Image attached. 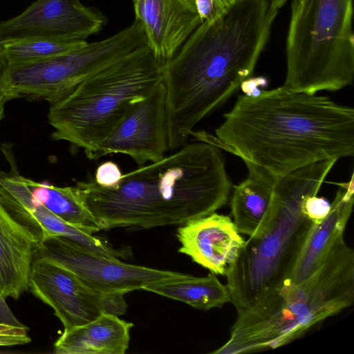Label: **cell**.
I'll return each instance as SVG.
<instances>
[{"label":"cell","instance_id":"cell-1","mask_svg":"<svg viewBox=\"0 0 354 354\" xmlns=\"http://www.w3.org/2000/svg\"><path fill=\"white\" fill-rule=\"evenodd\" d=\"M216 137L194 131L198 140L219 143L241 158L248 172L276 183L309 164L354 154V109L326 96L285 86L239 95Z\"/></svg>","mask_w":354,"mask_h":354},{"label":"cell","instance_id":"cell-2","mask_svg":"<svg viewBox=\"0 0 354 354\" xmlns=\"http://www.w3.org/2000/svg\"><path fill=\"white\" fill-rule=\"evenodd\" d=\"M288 0H237L203 21L164 65L169 149L223 104L254 71Z\"/></svg>","mask_w":354,"mask_h":354},{"label":"cell","instance_id":"cell-3","mask_svg":"<svg viewBox=\"0 0 354 354\" xmlns=\"http://www.w3.org/2000/svg\"><path fill=\"white\" fill-rule=\"evenodd\" d=\"M75 186L101 230H127L181 225L209 215L227 203L232 187L220 149L202 141L122 174L114 187L93 178Z\"/></svg>","mask_w":354,"mask_h":354},{"label":"cell","instance_id":"cell-4","mask_svg":"<svg viewBox=\"0 0 354 354\" xmlns=\"http://www.w3.org/2000/svg\"><path fill=\"white\" fill-rule=\"evenodd\" d=\"M337 160L309 164L274 185L266 227L245 241L225 274L230 302L238 315L255 306L287 280L313 223L302 212V201L317 194Z\"/></svg>","mask_w":354,"mask_h":354},{"label":"cell","instance_id":"cell-5","mask_svg":"<svg viewBox=\"0 0 354 354\" xmlns=\"http://www.w3.org/2000/svg\"><path fill=\"white\" fill-rule=\"evenodd\" d=\"M354 302V252L344 239L324 263L299 284L287 282L238 315L229 339L212 352L241 354L286 345Z\"/></svg>","mask_w":354,"mask_h":354},{"label":"cell","instance_id":"cell-6","mask_svg":"<svg viewBox=\"0 0 354 354\" xmlns=\"http://www.w3.org/2000/svg\"><path fill=\"white\" fill-rule=\"evenodd\" d=\"M164 65L147 44L90 75L49 102L52 138L91 151L131 106L163 82Z\"/></svg>","mask_w":354,"mask_h":354},{"label":"cell","instance_id":"cell-7","mask_svg":"<svg viewBox=\"0 0 354 354\" xmlns=\"http://www.w3.org/2000/svg\"><path fill=\"white\" fill-rule=\"evenodd\" d=\"M283 86L316 94L352 84L353 0H292Z\"/></svg>","mask_w":354,"mask_h":354},{"label":"cell","instance_id":"cell-8","mask_svg":"<svg viewBox=\"0 0 354 354\" xmlns=\"http://www.w3.org/2000/svg\"><path fill=\"white\" fill-rule=\"evenodd\" d=\"M108 62L99 42H87L66 54L32 62L4 65L0 91L7 101L15 98L50 102L68 92Z\"/></svg>","mask_w":354,"mask_h":354},{"label":"cell","instance_id":"cell-9","mask_svg":"<svg viewBox=\"0 0 354 354\" xmlns=\"http://www.w3.org/2000/svg\"><path fill=\"white\" fill-rule=\"evenodd\" d=\"M46 259L66 269L82 283L100 293L143 290L163 281L189 274L133 265L95 253L59 234H50L38 243L34 259Z\"/></svg>","mask_w":354,"mask_h":354},{"label":"cell","instance_id":"cell-10","mask_svg":"<svg viewBox=\"0 0 354 354\" xmlns=\"http://www.w3.org/2000/svg\"><path fill=\"white\" fill-rule=\"evenodd\" d=\"M168 149L166 91L162 82L131 106L110 133L86 155L95 160L122 153L142 166L162 159Z\"/></svg>","mask_w":354,"mask_h":354},{"label":"cell","instance_id":"cell-11","mask_svg":"<svg viewBox=\"0 0 354 354\" xmlns=\"http://www.w3.org/2000/svg\"><path fill=\"white\" fill-rule=\"evenodd\" d=\"M106 21L98 9L80 0H37L19 15L0 21V41L44 37L86 41Z\"/></svg>","mask_w":354,"mask_h":354},{"label":"cell","instance_id":"cell-12","mask_svg":"<svg viewBox=\"0 0 354 354\" xmlns=\"http://www.w3.org/2000/svg\"><path fill=\"white\" fill-rule=\"evenodd\" d=\"M0 203L9 215L40 243L50 234L62 235L79 245L111 259L123 258L117 249L79 227L61 219L32 196L26 177L15 170H0Z\"/></svg>","mask_w":354,"mask_h":354},{"label":"cell","instance_id":"cell-13","mask_svg":"<svg viewBox=\"0 0 354 354\" xmlns=\"http://www.w3.org/2000/svg\"><path fill=\"white\" fill-rule=\"evenodd\" d=\"M28 289L53 309L64 330L91 322L104 313L100 292L46 259H33Z\"/></svg>","mask_w":354,"mask_h":354},{"label":"cell","instance_id":"cell-14","mask_svg":"<svg viewBox=\"0 0 354 354\" xmlns=\"http://www.w3.org/2000/svg\"><path fill=\"white\" fill-rule=\"evenodd\" d=\"M154 57L165 64L203 22L196 0H131Z\"/></svg>","mask_w":354,"mask_h":354},{"label":"cell","instance_id":"cell-15","mask_svg":"<svg viewBox=\"0 0 354 354\" xmlns=\"http://www.w3.org/2000/svg\"><path fill=\"white\" fill-rule=\"evenodd\" d=\"M176 237L178 251L215 274L225 275L245 243L228 216L216 212L181 225Z\"/></svg>","mask_w":354,"mask_h":354},{"label":"cell","instance_id":"cell-16","mask_svg":"<svg viewBox=\"0 0 354 354\" xmlns=\"http://www.w3.org/2000/svg\"><path fill=\"white\" fill-rule=\"evenodd\" d=\"M327 216L312 226L287 282L299 284L314 274L330 251L344 239V232L354 203L353 174L348 183L339 184Z\"/></svg>","mask_w":354,"mask_h":354},{"label":"cell","instance_id":"cell-17","mask_svg":"<svg viewBox=\"0 0 354 354\" xmlns=\"http://www.w3.org/2000/svg\"><path fill=\"white\" fill-rule=\"evenodd\" d=\"M38 241L0 203V295L17 299L28 290Z\"/></svg>","mask_w":354,"mask_h":354},{"label":"cell","instance_id":"cell-18","mask_svg":"<svg viewBox=\"0 0 354 354\" xmlns=\"http://www.w3.org/2000/svg\"><path fill=\"white\" fill-rule=\"evenodd\" d=\"M133 324L102 313L86 324L64 330L54 343L57 354H124Z\"/></svg>","mask_w":354,"mask_h":354},{"label":"cell","instance_id":"cell-19","mask_svg":"<svg viewBox=\"0 0 354 354\" xmlns=\"http://www.w3.org/2000/svg\"><path fill=\"white\" fill-rule=\"evenodd\" d=\"M275 184L248 172L247 178L234 187L231 214L239 233L254 237L266 227Z\"/></svg>","mask_w":354,"mask_h":354},{"label":"cell","instance_id":"cell-20","mask_svg":"<svg viewBox=\"0 0 354 354\" xmlns=\"http://www.w3.org/2000/svg\"><path fill=\"white\" fill-rule=\"evenodd\" d=\"M143 290L183 301L203 310L221 308L230 301L227 286L221 283L212 272L203 277L189 274L185 278L157 282Z\"/></svg>","mask_w":354,"mask_h":354},{"label":"cell","instance_id":"cell-21","mask_svg":"<svg viewBox=\"0 0 354 354\" xmlns=\"http://www.w3.org/2000/svg\"><path fill=\"white\" fill-rule=\"evenodd\" d=\"M26 183L35 200L61 219L90 234L101 230L97 218L76 186L56 187L26 177Z\"/></svg>","mask_w":354,"mask_h":354},{"label":"cell","instance_id":"cell-22","mask_svg":"<svg viewBox=\"0 0 354 354\" xmlns=\"http://www.w3.org/2000/svg\"><path fill=\"white\" fill-rule=\"evenodd\" d=\"M87 43L44 37H26L0 41L4 65L36 62L71 53Z\"/></svg>","mask_w":354,"mask_h":354},{"label":"cell","instance_id":"cell-23","mask_svg":"<svg viewBox=\"0 0 354 354\" xmlns=\"http://www.w3.org/2000/svg\"><path fill=\"white\" fill-rule=\"evenodd\" d=\"M330 208L328 201L317 195L305 197L301 203L302 212L314 224L319 223L327 216Z\"/></svg>","mask_w":354,"mask_h":354},{"label":"cell","instance_id":"cell-24","mask_svg":"<svg viewBox=\"0 0 354 354\" xmlns=\"http://www.w3.org/2000/svg\"><path fill=\"white\" fill-rule=\"evenodd\" d=\"M122 176L119 166L112 161H106L97 167L93 178L102 187H114L120 182Z\"/></svg>","mask_w":354,"mask_h":354},{"label":"cell","instance_id":"cell-25","mask_svg":"<svg viewBox=\"0 0 354 354\" xmlns=\"http://www.w3.org/2000/svg\"><path fill=\"white\" fill-rule=\"evenodd\" d=\"M124 291H113L101 293V304L104 313L120 316L126 313L127 304Z\"/></svg>","mask_w":354,"mask_h":354},{"label":"cell","instance_id":"cell-26","mask_svg":"<svg viewBox=\"0 0 354 354\" xmlns=\"http://www.w3.org/2000/svg\"><path fill=\"white\" fill-rule=\"evenodd\" d=\"M0 323L14 326L24 327L12 315L6 304L5 299L0 295Z\"/></svg>","mask_w":354,"mask_h":354},{"label":"cell","instance_id":"cell-27","mask_svg":"<svg viewBox=\"0 0 354 354\" xmlns=\"http://www.w3.org/2000/svg\"><path fill=\"white\" fill-rule=\"evenodd\" d=\"M196 2L203 21L216 17L211 0H196Z\"/></svg>","mask_w":354,"mask_h":354},{"label":"cell","instance_id":"cell-28","mask_svg":"<svg viewBox=\"0 0 354 354\" xmlns=\"http://www.w3.org/2000/svg\"><path fill=\"white\" fill-rule=\"evenodd\" d=\"M30 342L28 335L0 334V346L25 344Z\"/></svg>","mask_w":354,"mask_h":354},{"label":"cell","instance_id":"cell-29","mask_svg":"<svg viewBox=\"0 0 354 354\" xmlns=\"http://www.w3.org/2000/svg\"><path fill=\"white\" fill-rule=\"evenodd\" d=\"M216 16H218L237 0H211Z\"/></svg>","mask_w":354,"mask_h":354},{"label":"cell","instance_id":"cell-30","mask_svg":"<svg viewBox=\"0 0 354 354\" xmlns=\"http://www.w3.org/2000/svg\"><path fill=\"white\" fill-rule=\"evenodd\" d=\"M6 102L8 101L6 97L0 91V121L4 115V106Z\"/></svg>","mask_w":354,"mask_h":354},{"label":"cell","instance_id":"cell-31","mask_svg":"<svg viewBox=\"0 0 354 354\" xmlns=\"http://www.w3.org/2000/svg\"><path fill=\"white\" fill-rule=\"evenodd\" d=\"M3 66H4V62H3V60L2 57H1V55L0 54V74H1V72L2 71V68H3Z\"/></svg>","mask_w":354,"mask_h":354}]
</instances>
